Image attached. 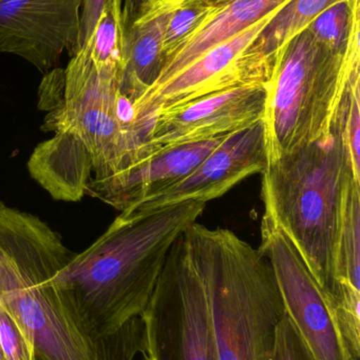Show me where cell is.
I'll use <instances>...</instances> for the list:
<instances>
[{
  "label": "cell",
  "mask_w": 360,
  "mask_h": 360,
  "mask_svg": "<svg viewBox=\"0 0 360 360\" xmlns=\"http://www.w3.org/2000/svg\"><path fill=\"white\" fill-rule=\"evenodd\" d=\"M205 205L187 200L124 210L51 279L59 302L82 333L105 340L142 316L171 245L201 217Z\"/></svg>",
  "instance_id": "1"
},
{
  "label": "cell",
  "mask_w": 360,
  "mask_h": 360,
  "mask_svg": "<svg viewBox=\"0 0 360 360\" xmlns=\"http://www.w3.org/2000/svg\"><path fill=\"white\" fill-rule=\"evenodd\" d=\"M74 256L37 216L0 201V302L31 336L36 360H135L144 352L141 317L93 340L59 302L50 281Z\"/></svg>",
  "instance_id": "2"
},
{
  "label": "cell",
  "mask_w": 360,
  "mask_h": 360,
  "mask_svg": "<svg viewBox=\"0 0 360 360\" xmlns=\"http://www.w3.org/2000/svg\"><path fill=\"white\" fill-rule=\"evenodd\" d=\"M263 218L291 239L323 294L336 287L338 226L353 167L340 115L331 134L285 154L262 172Z\"/></svg>",
  "instance_id": "3"
},
{
  "label": "cell",
  "mask_w": 360,
  "mask_h": 360,
  "mask_svg": "<svg viewBox=\"0 0 360 360\" xmlns=\"http://www.w3.org/2000/svg\"><path fill=\"white\" fill-rule=\"evenodd\" d=\"M359 18L357 13L346 48L306 29L279 51L266 84V166L331 134L345 91L360 71Z\"/></svg>",
  "instance_id": "4"
},
{
  "label": "cell",
  "mask_w": 360,
  "mask_h": 360,
  "mask_svg": "<svg viewBox=\"0 0 360 360\" xmlns=\"http://www.w3.org/2000/svg\"><path fill=\"white\" fill-rule=\"evenodd\" d=\"M206 285L219 360H271L285 308L259 249L228 229H187Z\"/></svg>",
  "instance_id": "5"
},
{
  "label": "cell",
  "mask_w": 360,
  "mask_h": 360,
  "mask_svg": "<svg viewBox=\"0 0 360 360\" xmlns=\"http://www.w3.org/2000/svg\"><path fill=\"white\" fill-rule=\"evenodd\" d=\"M90 52L89 40L65 70L44 74L40 105L50 113L42 129L77 137L92 158L94 179H103L141 160L145 147L120 118L118 75L99 71Z\"/></svg>",
  "instance_id": "6"
},
{
  "label": "cell",
  "mask_w": 360,
  "mask_h": 360,
  "mask_svg": "<svg viewBox=\"0 0 360 360\" xmlns=\"http://www.w3.org/2000/svg\"><path fill=\"white\" fill-rule=\"evenodd\" d=\"M187 229L171 245L141 316L145 360H219L209 293Z\"/></svg>",
  "instance_id": "7"
},
{
  "label": "cell",
  "mask_w": 360,
  "mask_h": 360,
  "mask_svg": "<svg viewBox=\"0 0 360 360\" xmlns=\"http://www.w3.org/2000/svg\"><path fill=\"white\" fill-rule=\"evenodd\" d=\"M272 266L285 311L317 360H356L342 340L325 302L291 239L262 218L259 248Z\"/></svg>",
  "instance_id": "8"
},
{
  "label": "cell",
  "mask_w": 360,
  "mask_h": 360,
  "mask_svg": "<svg viewBox=\"0 0 360 360\" xmlns=\"http://www.w3.org/2000/svg\"><path fill=\"white\" fill-rule=\"evenodd\" d=\"M266 97V86H241L158 112L148 139L147 158L226 136L262 122Z\"/></svg>",
  "instance_id": "9"
},
{
  "label": "cell",
  "mask_w": 360,
  "mask_h": 360,
  "mask_svg": "<svg viewBox=\"0 0 360 360\" xmlns=\"http://www.w3.org/2000/svg\"><path fill=\"white\" fill-rule=\"evenodd\" d=\"M82 0H0V54H13L46 74L63 51L73 54Z\"/></svg>",
  "instance_id": "10"
},
{
  "label": "cell",
  "mask_w": 360,
  "mask_h": 360,
  "mask_svg": "<svg viewBox=\"0 0 360 360\" xmlns=\"http://www.w3.org/2000/svg\"><path fill=\"white\" fill-rule=\"evenodd\" d=\"M266 168L263 122H259L230 134L185 179L133 207H158L187 200L206 203L247 177L262 174Z\"/></svg>",
  "instance_id": "11"
},
{
  "label": "cell",
  "mask_w": 360,
  "mask_h": 360,
  "mask_svg": "<svg viewBox=\"0 0 360 360\" xmlns=\"http://www.w3.org/2000/svg\"><path fill=\"white\" fill-rule=\"evenodd\" d=\"M228 136L152 154L111 176L92 179L86 194L124 211L185 179Z\"/></svg>",
  "instance_id": "12"
},
{
  "label": "cell",
  "mask_w": 360,
  "mask_h": 360,
  "mask_svg": "<svg viewBox=\"0 0 360 360\" xmlns=\"http://www.w3.org/2000/svg\"><path fill=\"white\" fill-rule=\"evenodd\" d=\"M173 8L154 0L122 2L123 57L118 92L135 105L160 76Z\"/></svg>",
  "instance_id": "13"
},
{
  "label": "cell",
  "mask_w": 360,
  "mask_h": 360,
  "mask_svg": "<svg viewBox=\"0 0 360 360\" xmlns=\"http://www.w3.org/2000/svg\"><path fill=\"white\" fill-rule=\"evenodd\" d=\"M290 0H225L207 8L198 27L164 59L160 76L149 89L159 86L183 71L213 46L249 29Z\"/></svg>",
  "instance_id": "14"
},
{
  "label": "cell",
  "mask_w": 360,
  "mask_h": 360,
  "mask_svg": "<svg viewBox=\"0 0 360 360\" xmlns=\"http://www.w3.org/2000/svg\"><path fill=\"white\" fill-rule=\"evenodd\" d=\"M30 174L55 200L78 201L87 193L92 158L84 143L66 131L37 146L27 162Z\"/></svg>",
  "instance_id": "15"
},
{
  "label": "cell",
  "mask_w": 360,
  "mask_h": 360,
  "mask_svg": "<svg viewBox=\"0 0 360 360\" xmlns=\"http://www.w3.org/2000/svg\"><path fill=\"white\" fill-rule=\"evenodd\" d=\"M342 0H290L241 54V70L252 86H266L279 51L308 29L313 21Z\"/></svg>",
  "instance_id": "16"
},
{
  "label": "cell",
  "mask_w": 360,
  "mask_h": 360,
  "mask_svg": "<svg viewBox=\"0 0 360 360\" xmlns=\"http://www.w3.org/2000/svg\"><path fill=\"white\" fill-rule=\"evenodd\" d=\"M360 180L350 179L340 214L336 252V285L360 291Z\"/></svg>",
  "instance_id": "17"
},
{
  "label": "cell",
  "mask_w": 360,
  "mask_h": 360,
  "mask_svg": "<svg viewBox=\"0 0 360 360\" xmlns=\"http://www.w3.org/2000/svg\"><path fill=\"white\" fill-rule=\"evenodd\" d=\"M90 40L91 59L95 68L99 71L118 74L120 77L123 57L122 0H107Z\"/></svg>",
  "instance_id": "18"
},
{
  "label": "cell",
  "mask_w": 360,
  "mask_h": 360,
  "mask_svg": "<svg viewBox=\"0 0 360 360\" xmlns=\"http://www.w3.org/2000/svg\"><path fill=\"white\" fill-rule=\"evenodd\" d=\"M336 328L355 359H360V291L338 283L330 293L323 294Z\"/></svg>",
  "instance_id": "19"
},
{
  "label": "cell",
  "mask_w": 360,
  "mask_h": 360,
  "mask_svg": "<svg viewBox=\"0 0 360 360\" xmlns=\"http://www.w3.org/2000/svg\"><path fill=\"white\" fill-rule=\"evenodd\" d=\"M359 11V0H342L323 11L308 29L329 46L346 48L353 18Z\"/></svg>",
  "instance_id": "20"
},
{
  "label": "cell",
  "mask_w": 360,
  "mask_h": 360,
  "mask_svg": "<svg viewBox=\"0 0 360 360\" xmlns=\"http://www.w3.org/2000/svg\"><path fill=\"white\" fill-rule=\"evenodd\" d=\"M353 167L360 174V71L353 74L345 91L338 111Z\"/></svg>",
  "instance_id": "21"
},
{
  "label": "cell",
  "mask_w": 360,
  "mask_h": 360,
  "mask_svg": "<svg viewBox=\"0 0 360 360\" xmlns=\"http://www.w3.org/2000/svg\"><path fill=\"white\" fill-rule=\"evenodd\" d=\"M0 349L4 360H36L31 336L0 302Z\"/></svg>",
  "instance_id": "22"
},
{
  "label": "cell",
  "mask_w": 360,
  "mask_h": 360,
  "mask_svg": "<svg viewBox=\"0 0 360 360\" xmlns=\"http://www.w3.org/2000/svg\"><path fill=\"white\" fill-rule=\"evenodd\" d=\"M271 360H317L287 311L275 330Z\"/></svg>",
  "instance_id": "23"
},
{
  "label": "cell",
  "mask_w": 360,
  "mask_h": 360,
  "mask_svg": "<svg viewBox=\"0 0 360 360\" xmlns=\"http://www.w3.org/2000/svg\"><path fill=\"white\" fill-rule=\"evenodd\" d=\"M207 8L194 4H184L173 10L165 34L163 61L186 36L198 27L207 14Z\"/></svg>",
  "instance_id": "24"
},
{
  "label": "cell",
  "mask_w": 360,
  "mask_h": 360,
  "mask_svg": "<svg viewBox=\"0 0 360 360\" xmlns=\"http://www.w3.org/2000/svg\"><path fill=\"white\" fill-rule=\"evenodd\" d=\"M106 2H107V0H82V10H80V32H78L75 50H74L72 56L76 54L90 40Z\"/></svg>",
  "instance_id": "25"
},
{
  "label": "cell",
  "mask_w": 360,
  "mask_h": 360,
  "mask_svg": "<svg viewBox=\"0 0 360 360\" xmlns=\"http://www.w3.org/2000/svg\"><path fill=\"white\" fill-rule=\"evenodd\" d=\"M225 0H168L166 2L171 8L175 10L179 6H184V4H194L199 6H204V8H209V6H216V4H221Z\"/></svg>",
  "instance_id": "26"
},
{
  "label": "cell",
  "mask_w": 360,
  "mask_h": 360,
  "mask_svg": "<svg viewBox=\"0 0 360 360\" xmlns=\"http://www.w3.org/2000/svg\"><path fill=\"white\" fill-rule=\"evenodd\" d=\"M0 360H4V356H2L1 349H0Z\"/></svg>",
  "instance_id": "27"
},
{
  "label": "cell",
  "mask_w": 360,
  "mask_h": 360,
  "mask_svg": "<svg viewBox=\"0 0 360 360\" xmlns=\"http://www.w3.org/2000/svg\"><path fill=\"white\" fill-rule=\"evenodd\" d=\"M158 1H161V2H163V1H168V0H158Z\"/></svg>",
  "instance_id": "28"
}]
</instances>
